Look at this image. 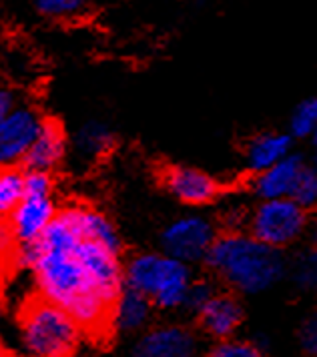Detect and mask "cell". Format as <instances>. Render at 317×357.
<instances>
[{
    "label": "cell",
    "mask_w": 317,
    "mask_h": 357,
    "mask_svg": "<svg viewBox=\"0 0 317 357\" xmlns=\"http://www.w3.org/2000/svg\"><path fill=\"white\" fill-rule=\"evenodd\" d=\"M121 239L111 221L91 207L57 211L34 243L16 259L34 275L40 297L64 309L82 331L111 327L112 303L123 289Z\"/></svg>",
    "instance_id": "obj_1"
},
{
    "label": "cell",
    "mask_w": 317,
    "mask_h": 357,
    "mask_svg": "<svg viewBox=\"0 0 317 357\" xmlns=\"http://www.w3.org/2000/svg\"><path fill=\"white\" fill-rule=\"evenodd\" d=\"M205 261L209 269L229 287L247 295L267 291L286 273V261L279 249L245 233H225L215 237Z\"/></svg>",
    "instance_id": "obj_2"
},
{
    "label": "cell",
    "mask_w": 317,
    "mask_h": 357,
    "mask_svg": "<svg viewBox=\"0 0 317 357\" xmlns=\"http://www.w3.org/2000/svg\"><path fill=\"white\" fill-rule=\"evenodd\" d=\"M80 337V325L43 297L29 301L20 313L18 341L27 357H73Z\"/></svg>",
    "instance_id": "obj_3"
},
{
    "label": "cell",
    "mask_w": 317,
    "mask_h": 357,
    "mask_svg": "<svg viewBox=\"0 0 317 357\" xmlns=\"http://www.w3.org/2000/svg\"><path fill=\"white\" fill-rule=\"evenodd\" d=\"M191 283L189 265L165 253H141L123 271V285L143 293L161 309L183 307Z\"/></svg>",
    "instance_id": "obj_4"
},
{
    "label": "cell",
    "mask_w": 317,
    "mask_h": 357,
    "mask_svg": "<svg viewBox=\"0 0 317 357\" xmlns=\"http://www.w3.org/2000/svg\"><path fill=\"white\" fill-rule=\"evenodd\" d=\"M307 227V209L291 199H267L257 205L249 219L251 237L281 249L302 237Z\"/></svg>",
    "instance_id": "obj_5"
},
{
    "label": "cell",
    "mask_w": 317,
    "mask_h": 357,
    "mask_svg": "<svg viewBox=\"0 0 317 357\" xmlns=\"http://www.w3.org/2000/svg\"><path fill=\"white\" fill-rule=\"evenodd\" d=\"M215 241V229L213 225L197 215H187L167 225L161 235V247L163 253L183 261V263H195L205 259L207 251Z\"/></svg>",
    "instance_id": "obj_6"
},
{
    "label": "cell",
    "mask_w": 317,
    "mask_h": 357,
    "mask_svg": "<svg viewBox=\"0 0 317 357\" xmlns=\"http://www.w3.org/2000/svg\"><path fill=\"white\" fill-rule=\"evenodd\" d=\"M57 215L52 193H29L22 195L8 215V227L15 235L18 247L34 243L50 225Z\"/></svg>",
    "instance_id": "obj_7"
},
{
    "label": "cell",
    "mask_w": 317,
    "mask_h": 357,
    "mask_svg": "<svg viewBox=\"0 0 317 357\" xmlns=\"http://www.w3.org/2000/svg\"><path fill=\"white\" fill-rule=\"evenodd\" d=\"M45 119L29 107H15L0 119V167H10L24 159Z\"/></svg>",
    "instance_id": "obj_8"
},
{
    "label": "cell",
    "mask_w": 317,
    "mask_h": 357,
    "mask_svg": "<svg viewBox=\"0 0 317 357\" xmlns=\"http://www.w3.org/2000/svg\"><path fill=\"white\" fill-rule=\"evenodd\" d=\"M133 357H197V340L183 325H157L139 337Z\"/></svg>",
    "instance_id": "obj_9"
},
{
    "label": "cell",
    "mask_w": 317,
    "mask_h": 357,
    "mask_svg": "<svg viewBox=\"0 0 317 357\" xmlns=\"http://www.w3.org/2000/svg\"><path fill=\"white\" fill-rule=\"evenodd\" d=\"M161 181L165 189L185 205H207L221 191L217 178L195 167H167Z\"/></svg>",
    "instance_id": "obj_10"
},
{
    "label": "cell",
    "mask_w": 317,
    "mask_h": 357,
    "mask_svg": "<svg viewBox=\"0 0 317 357\" xmlns=\"http://www.w3.org/2000/svg\"><path fill=\"white\" fill-rule=\"evenodd\" d=\"M197 319L201 329L213 340H229L235 337L237 329L243 324V305L231 293H213V297L199 309Z\"/></svg>",
    "instance_id": "obj_11"
},
{
    "label": "cell",
    "mask_w": 317,
    "mask_h": 357,
    "mask_svg": "<svg viewBox=\"0 0 317 357\" xmlns=\"http://www.w3.org/2000/svg\"><path fill=\"white\" fill-rule=\"evenodd\" d=\"M64 155H66V137L61 125L54 121H43L22 162L27 165V171L50 173L63 162Z\"/></svg>",
    "instance_id": "obj_12"
},
{
    "label": "cell",
    "mask_w": 317,
    "mask_h": 357,
    "mask_svg": "<svg viewBox=\"0 0 317 357\" xmlns=\"http://www.w3.org/2000/svg\"><path fill=\"white\" fill-rule=\"evenodd\" d=\"M303 159L300 155H287L286 159L275 162L273 167L255 175L253 191L263 201L267 199H289L293 185L303 169Z\"/></svg>",
    "instance_id": "obj_13"
},
{
    "label": "cell",
    "mask_w": 317,
    "mask_h": 357,
    "mask_svg": "<svg viewBox=\"0 0 317 357\" xmlns=\"http://www.w3.org/2000/svg\"><path fill=\"white\" fill-rule=\"evenodd\" d=\"M153 303L143 293L135 291L127 285L119 291L111 311V327L123 333H137L143 331L151 321Z\"/></svg>",
    "instance_id": "obj_14"
},
{
    "label": "cell",
    "mask_w": 317,
    "mask_h": 357,
    "mask_svg": "<svg viewBox=\"0 0 317 357\" xmlns=\"http://www.w3.org/2000/svg\"><path fill=\"white\" fill-rule=\"evenodd\" d=\"M291 155V135L287 132H261L245 146V162L255 175L273 167Z\"/></svg>",
    "instance_id": "obj_15"
},
{
    "label": "cell",
    "mask_w": 317,
    "mask_h": 357,
    "mask_svg": "<svg viewBox=\"0 0 317 357\" xmlns=\"http://www.w3.org/2000/svg\"><path fill=\"white\" fill-rule=\"evenodd\" d=\"M115 145V137L112 130L98 121H91L87 125H82L77 132V149L80 155H84L87 159H98L105 157Z\"/></svg>",
    "instance_id": "obj_16"
},
{
    "label": "cell",
    "mask_w": 317,
    "mask_h": 357,
    "mask_svg": "<svg viewBox=\"0 0 317 357\" xmlns=\"http://www.w3.org/2000/svg\"><path fill=\"white\" fill-rule=\"evenodd\" d=\"M22 195V173L10 167H0V221L8 217Z\"/></svg>",
    "instance_id": "obj_17"
},
{
    "label": "cell",
    "mask_w": 317,
    "mask_h": 357,
    "mask_svg": "<svg viewBox=\"0 0 317 357\" xmlns=\"http://www.w3.org/2000/svg\"><path fill=\"white\" fill-rule=\"evenodd\" d=\"M205 357H265V347L251 340H219Z\"/></svg>",
    "instance_id": "obj_18"
},
{
    "label": "cell",
    "mask_w": 317,
    "mask_h": 357,
    "mask_svg": "<svg viewBox=\"0 0 317 357\" xmlns=\"http://www.w3.org/2000/svg\"><path fill=\"white\" fill-rule=\"evenodd\" d=\"M289 130L293 137L307 139L314 137L317 130V100L316 98H305L295 107L289 119Z\"/></svg>",
    "instance_id": "obj_19"
},
{
    "label": "cell",
    "mask_w": 317,
    "mask_h": 357,
    "mask_svg": "<svg viewBox=\"0 0 317 357\" xmlns=\"http://www.w3.org/2000/svg\"><path fill=\"white\" fill-rule=\"evenodd\" d=\"M291 201H295L297 205H302L303 209H311L317 203V173L314 167L309 165H303L302 173L293 185V191H291Z\"/></svg>",
    "instance_id": "obj_20"
},
{
    "label": "cell",
    "mask_w": 317,
    "mask_h": 357,
    "mask_svg": "<svg viewBox=\"0 0 317 357\" xmlns=\"http://www.w3.org/2000/svg\"><path fill=\"white\" fill-rule=\"evenodd\" d=\"M293 281L302 287V289H311L317 283V253L314 249L303 251L302 255L293 263Z\"/></svg>",
    "instance_id": "obj_21"
},
{
    "label": "cell",
    "mask_w": 317,
    "mask_h": 357,
    "mask_svg": "<svg viewBox=\"0 0 317 357\" xmlns=\"http://www.w3.org/2000/svg\"><path fill=\"white\" fill-rule=\"evenodd\" d=\"M36 8L45 17H75L84 8V0H36Z\"/></svg>",
    "instance_id": "obj_22"
},
{
    "label": "cell",
    "mask_w": 317,
    "mask_h": 357,
    "mask_svg": "<svg viewBox=\"0 0 317 357\" xmlns=\"http://www.w3.org/2000/svg\"><path fill=\"white\" fill-rule=\"evenodd\" d=\"M213 293H215V289H213L211 283H207V281H193L189 291H187V297H185L183 307L189 309L191 313H197L213 297Z\"/></svg>",
    "instance_id": "obj_23"
},
{
    "label": "cell",
    "mask_w": 317,
    "mask_h": 357,
    "mask_svg": "<svg viewBox=\"0 0 317 357\" xmlns=\"http://www.w3.org/2000/svg\"><path fill=\"white\" fill-rule=\"evenodd\" d=\"M302 349L309 357L317 356V317H307L300 329Z\"/></svg>",
    "instance_id": "obj_24"
},
{
    "label": "cell",
    "mask_w": 317,
    "mask_h": 357,
    "mask_svg": "<svg viewBox=\"0 0 317 357\" xmlns=\"http://www.w3.org/2000/svg\"><path fill=\"white\" fill-rule=\"evenodd\" d=\"M16 243L15 235H13V231L8 227V221H0V261H10L13 257L16 259Z\"/></svg>",
    "instance_id": "obj_25"
},
{
    "label": "cell",
    "mask_w": 317,
    "mask_h": 357,
    "mask_svg": "<svg viewBox=\"0 0 317 357\" xmlns=\"http://www.w3.org/2000/svg\"><path fill=\"white\" fill-rule=\"evenodd\" d=\"M16 107V98L13 91L0 86V119H4Z\"/></svg>",
    "instance_id": "obj_26"
},
{
    "label": "cell",
    "mask_w": 317,
    "mask_h": 357,
    "mask_svg": "<svg viewBox=\"0 0 317 357\" xmlns=\"http://www.w3.org/2000/svg\"><path fill=\"white\" fill-rule=\"evenodd\" d=\"M0 313H2V307H0Z\"/></svg>",
    "instance_id": "obj_27"
}]
</instances>
